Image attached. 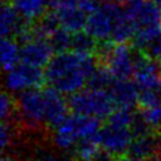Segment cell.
Wrapping results in <instances>:
<instances>
[{
    "label": "cell",
    "mask_w": 161,
    "mask_h": 161,
    "mask_svg": "<svg viewBox=\"0 0 161 161\" xmlns=\"http://www.w3.org/2000/svg\"><path fill=\"white\" fill-rule=\"evenodd\" d=\"M103 4H118V5H121V4H123V3H126L127 0H101Z\"/></svg>",
    "instance_id": "obj_29"
},
{
    "label": "cell",
    "mask_w": 161,
    "mask_h": 161,
    "mask_svg": "<svg viewBox=\"0 0 161 161\" xmlns=\"http://www.w3.org/2000/svg\"><path fill=\"white\" fill-rule=\"evenodd\" d=\"M137 1H140V0H127V3H128V4H132V3H137Z\"/></svg>",
    "instance_id": "obj_31"
},
{
    "label": "cell",
    "mask_w": 161,
    "mask_h": 161,
    "mask_svg": "<svg viewBox=\"0 0 161 161\" xmlns=\"http://www.w3.org/2000/svg\"><path fill=\"white\" fill-rule=\"evenodd\" d=\"M72 35L73 34L69 30L60 26L54 33H52V35L48 38V40L50 42L55 53H62V52H67L72 48Z\"/></svg>",
    "instance_id": "obj_22"
},
{
    "label": "cell",
    "mask_w": 161,
    "mask_h": 161,
    "mask_svg": "<svg viewBox=\"0 0 161 161\" xmlns=\"http://www.w3.org/2000/svg\"><path fill=\"white\" fill-rule=\"evenodd\" d=\"M126 11L136 23L137 28L142 25L161 24V6L153 0H140L137 3H132Z\"/></svg>",
    "instance_id": "obj_12"
},
{
    "label": "cell",
    "mask_w": 161,
    "mask_h": 161,
    "mask_svg": "<svg viewBox=\"0 0 161 161\" xmlns=\"http://www.w3.org/2000/svg\"><path fill=\"white\" fill-rule=\"evenodd\" d=\"M102 152V147L97 140V133L88 138H80L72 148L74 161H94Z\"/></svg>",
    "instance_id": "obj_17"
},
{
    "label": "cell",
    "mask_w": 161,
    "mask_h": 161,
    "mask_svg": "<svg viewBox=\"0 0 161 161\" xmlns=\"http://www.w3.org/2000/svg\"><path fill=\"white\" fill-rule=\"evenodd\" d=\"M108 92L116 108H133L138 104L140 88L136 82L130 79H114Z\"/></svg>",
    "instance_id": "obj_10"
},
{
    "label": "cell",
    "mask_w": 161,
    "mask_h": 161,
    "mask_svg": "<svg viewBox=\"0 0 161 161\" xmlns=\"http://www.w3.org/2000/svg\"><path fill=\"white\" fill-rule=\"evenodd\" d=\"M113 24H114V18L111 14L107 4H103V6L97 8L94 11H92L88 15L84 29L99 42L108 40L112 34Z\"/></svg>",
    "instance_id": "obj_9"
},
{
    "label": "cell",
    "mask_w": 161,
    "mask_h": 161,
    "mask_svg": "<svg viewBox=\"0 0 161 161\" xmlns=\"http://www.w3.org/2000/svg\"><path fill=\"white\" fill-rule=\"evenodd\" d=\"M16 118V98L8 92L0 91V121H14Z\"/></svg>",
    "instance_id": "obj_23"
},
{
    "label": "cell",
    "mask_w": 161,
    "mask_h": 161,
    "mask_svg": "<svg viewBox=\"0 0 161 161\" xmlns=\"http://www.w3.org/2000/svg\"><path fill=\"white\" fill-rule=\"evenodd\" d=\"M155 58H156V60L158 62V64L161 65V42H160V45H158V49H157V53H156Z\"/></svg>",
    "instance_id": "obj_30"
},
{
    "label": "cell",
    "mask_w": 161,
    "mask_h": 161,
    "mask_svg": "<svg viewBox=\"0 0 161 161\" xmlns=\"http://www.w3.org/2000/svg\"><path fill=\"white\" fill-rule=\"evenodd\" d=\"M98 42L88 31H75L72 35V50L83 54H94L98 47Z\"/></svg>",
    "instance_id": "obj_19"
},
{
    "label": "cell",
    "mask_w": 161,
    "mask_h": 161,
    "mask_svg": "<svg viewBox=\"0 0 161 161\" xmlns=\"http://www.w3.org/2000/svg\"><path fill=\"white\" fill-rule=\"evenodd\" d=\"M133 137L135 136L131 128L116 127L108 123H106V126H103L97 132V140L102 150L113 158L126 155L133 141Z\"/></svg>",
    "instance_id": "obj_4"
},
{
    "label": "cell",
    "mask_w": 161,
    "mask_h": 161,
    "mask_svg": "<svg viewBox=\"0 0 161 161\" xmlns=\"http://www.w3.org/2000/svg\"><path fill=\"white\" fill-rule=\"evenodd\" d=\"M133 79L140 91H161V65L152 57L138 50L135 58Z\"/></svg>",
    "instance_id": "obj_5"
},
{
    "label": "cell",
    "mask_w": 161,
    "mask_h": 161,
    "mask_svg": "<svg viewBox=\"0 0 161 161\" xmlns=\"http://www.w3.org/2000/svg\"><path fill=\"white\" fill-rule=\"evenodd\" d=\"M153 1H155L157 5H160V6H161V0H153Z\"/></svg>",
    "instance_id": "obj_32"
},
{
    "label": "cell",
    "mask_w": 161,
    "mask_h": 161,
    "mask_svg": "<svg viewBox=\"0 0 161 161\" xmlns=\"http://www.w3.org/2000/svg\"><path fill=\"white\" fill-rule=\"evenodd\" d=\"M25 20L13 4L0 3V36L15 35Z\"/></svg>",
    "instance_id": "obj_13"
},
{
    "label": "cell",
    "mask_w": 161,
    "mask_h": 161,
    "mask_svg": "<svg viewBox=\"0 0 161 161\" xmlns=\"http://www.w3.org/2000/svg\"><path fill=\"white\" fill-rule=\"evenodd\" d=\"M0 161H20L14 155H0Z\"/></svg>",
    "instance_id": "obj_28"
},
{
    "label": "cell",
    "mask_w": 161,
    "mask_h": 161,
    "mask_svg": "<svg viewBox=\"0 0 161 161\" xmlns=\"http://www.w3.org/2000/svg\"><path fill=\"white\" fill-rule=\"evenodd\" d=\"M20 60L19 43L15 38L0 36V70L13 69Z\"/></svg>",
    "instance_id": "obj_14"
},
{
    "label": "cell",
    "mask_w": 161,
    "mask_h": 161,
    "mask_svg": "<svg viewBox=\"0 0 161 161\" xmlns=\"http://www.w3.org/2000/svg\"><path fill=\"white\" fill-rule=\"evenodd\" d=\"M44 98H45V122L48 128L53 132L58 128L65 118L69 116V103L62 96V92L53 87H44Z\"/></svg>",
    "instance_id": "obj_7"
},
{
    "label": "cell",
    "mask_w": 161,
    "mask_h": 161,
    "mask_svg": "<svg viewBox=\"0 0 161 161\" xmlns=\"http://www.w3.org/2000/svg\"><path fill=\"white\" fill-rule=\"evenodd\" d=\"M50 8L55 11L60 26L65 28L70 33L83 30L86 28L88 14L79 8L78 0H50Z\"/></svg>",
    "instance_id": "obj_6"
},
{
    "label": "cell",
    "mask_w": 161,
    "mask_h": 161,
    "mask_svg": "<svg viewBox=\"0 0 161 161\" xmlns=\"http://www.w3.org/2000/svg\"><path fill=\"white\" fill-rule=\"evenodd\" d=\"M138 104H140L141 108L161 104V91H155V89H142V91H140Z\"/></svg>",
    "instance_id": "obj_26"
},
{
    "label": "cell",
    "mask_w": 161,
    "mask_h": 161,
    "mask_svg": "<svg viewBox=\"0 0 161 161\" xmlns=\"http://www.w3.org/2000/svg\"><path fill=\"white\" fill-rule=\"evenodd\" d=\"M140 114L148 125L151 131H161V104L141 108Z\"/></svg>",
    "instance_id": "obj_25"
},
{
    "label": "cell",
    "mask_w": 161,
    "mask_h": 161,
    "mask_svg": "<svg viewBox=\"0 0 161 161\" xmlns=\"http://www.w3.org/2000/svg\"><path fill=\"white\" fill-rule=\"evenodd\" d=\"M11 4L20 16L29 21H35L47 13L50 0H11Z\"/></svg>",
    "instance_id": "obj_15"
},
{
    "label": "cell",
    "mask_w": 161,
    "mask_h": 161,
    "mask_svg": "<svg viewBox=\"0 0 161 161\" xmlns=\"http://www.w3.org/2000/svg\"><path fill=\"white\" fill-rule=\"evenodd\" d=\"M136 29H137L136 23L131 19V16L125 10V13L114 20L111 40L114 43H127L128 40L133 39Z\"/></svg>",
    "instance_id": "obj_18"
},
{
    "label": "cell",
    "mask_w": 161,
    "mask_h": 161,
    "mask_svg": "<svg viewBox=\"0 0 161 161\" xmlns=\"http://www.w3.org/2000/svg\"><path fill=\"white\" fill-rule=\"evenodd\" d=\"M78 5H79V8H80L83 11H86L88 15L98 8V6H97V0H78Z\"/></svg>",
    "instance_id": "obj_27"
},
{
    "label": "cell",
    "mask_w": 161,
    "mask_h": 161,
    "mask_svg": "<svg viewBox=\"0 0 161 161\" xmlns=\"http://www.w3.org/2000/svg\"><path fill=\"white\" fill-rule=\"evenodd\" d=\"M54 49L47 38L35 36L29 42L21 44L20 48V62L33 67L43 68L50 62L54 54Z\"/></svg>",
    "instance_id": "obj_8"
},
{
    "label": "cell",
    "mask_w": 161,
    "mask_h": 161,
    "mask_svg": "<svg viewBox=\"0 0 161 161\" xmlns=\"http://www.w3.org/2000/svg\"><path fill=\"white\" fill-rule=\"evenodd\" d=\"M4 84L8 91L21 92L28 88H44L47 79L42 68L20 62L13 69L6 72L4 77Z\"/></svg>",
    "instance_id": "obj_3"
},
{
    "label": "cell",
    "mask_w": 161,
    "mask_h": 161,
    "mask_svg": "<svg viewBox=\"0 0 161 161\" xmlns=\"http://www.w3.org/2000/svg\"><path fill=\"white\" fill-rule=\"evenodd\" d=\"M161 146V138L153 133L136 136L126 152L127 156L137 161H153Z\"/></svg>",
    "instance_id": "obj_11"
},
{
    "label": "cell",
    "mask_w": 161,
    "mask_h": 161,
    "mask_svg": "<svg viewBox=\"0 0 161 161\" xmlns=\"http://www.w3.org/2000/svg\"><path fill=\"white\" fill-rule=\"evenodd\" d=\"M68 103L72 113L92 116L99 119L107 118L116 108L107 89H92L88 87L72 93Z\"/></svg>",
    "instance_id": "obj_2"
},
{
    "label": "cell",
    "mask_w": 161,
    "mask_h": 161,
    "mask_svg": "<svg viewBox=\"0 0 161 161\" xmlns=\"http://www.w3.org/2000/svg\"><path fill=\"white\" fill-rule=\"evenodd\" d=\"M160 161H161V156H160Z\"/></svg>",
    "instance_id": "obj_33"
},
{
    "label": "cell",
    "mask_w": 161,
    "mask_h": 161,
    "mask_svg": "<svg viewBox=\"0 0 161 161\" xmlns=\"http://www.w3.org/2000/svg\"><path fill=\"white\" fill-rule=\"evenodd\" d=\"M96 54L67 50L53 55L45 67L47 84L62 93H74L87 87L88 78L98 67Z\"/></svg>",
    "instance_id": "obj_1"
},
{
    "label": "cell",
    "mask_w": 161,
    "mask_h": 161,
    "mask_svg": "<svg viewBox=\"0 0 161 161\" xmlns=\"http://www.w3.org/2000/svg\"><path fill=\"white\" fill-rule=\"evenodd\" d=\"M158 40H161V24L142 25L136 29L133 45L137 48V50L147 52Z\"/></svg>",
    "instance_id": "obj_16"
},
{
    "label": "cell",
    "mask_w": 161,
    "mask_h": 161,
    "mask_svg": "<svg viewBox=\"0 0 161 161\" xmlns=\"http://www.w3.org/2000/svg\"><path fill=\"white\" fill-rule=\"evenodd\" d=\"M113 82H114V77L112 75L109 69L104 64L99 63L98 67L94 69V72L88 78L87 87L92 89H107L108 91V88L112 86Z\"/></svg>",
    "instance_id": "obj_21"
},
{
    "label": "cell",
    "mask_w": 161,
    "mask_h": 161,
    "mask_svg": "<svg viewBox=\"0 0 161 161\" xmlns=\"http://www.w3.org/2000/svg\"><path fill=\"white\" fill-rule=\"evenodd\" d=\"M133 118L135 114L131 112V108H117L107 117V123L116 127L131 128Z\"/></svg>",
    "instance_id": "obj_24"
},
{
    "label": "cell",
    "mask_w": 161,
    "mask_h": 161,
    "mask_svg": "<svg viewBox=\"0 0 161 161\" xmlns=\"http://www.w3.org/2000/svg\"><path fill=\"white\" fill-rule=\"evenodd\" d=\"M21 132L16 118L14 121H0V151H4L20 140Z\"/></svg>",
    "instance_id": "obj_20"
}]
</instances>
